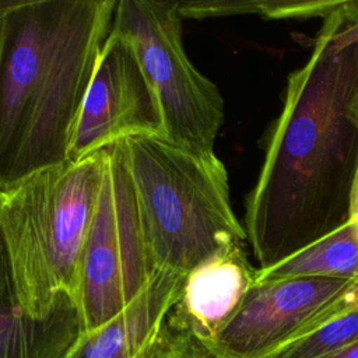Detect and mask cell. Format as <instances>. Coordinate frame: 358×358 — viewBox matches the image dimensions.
<instances>
[{
    "label": "cell",
    "instance_id": "12",
    "mask_svg": "<svg viewBox=\"0 0 358 358\" xmlns=\"http://www.w3.org/2000/svg\"><path fill=\"white\" fill-rule=\"evenodd\" d=\"M308 277L358 280V234L351 220L284 260L257 268L253 284Z\"/></svg>",
    "mask_w": 358,
    "mask_h": 358
},
{
    "label": "cell",
    "instance_id": "16",
    "mask_svg": "<svg viewBox=\"0 0 358 358\" xmlns=\"http://www.w3.org/2000/svg\"><path fill=\"white\" fill-rule=\"evenodd\" d=\"M1 194H3V192H0V210H1ZM0 295L15 298L11 264H10L8 250H7V245H6V239H4V234H3L1 220H0Z\"/></svg>",
    "mask_w": 358,
    "mask_h": 358
},
{
    "label": "cell",
    "instance_id": "3",
    "mask_svg": "<svg viewBox=\"0 0 358 358\" xmlns=\"http://www.w3.org/2000/svg\"><path fill=\"white\" fill-rule=\"evenodd\" d=\"M120 145L158 271L186 274L220 249L246 241L231 206L227 168L215 152L199 154L162 136L131 137Z\"/></svg>",
    "mask_w": 358,
    "mask_h": 358
},
{
    "label": "cell",
    "instance_id": "20",
    "mask_svg": "<svg viewBox=\"0 0 358 358\" xmlns=\"http://www.w3.org/2000/svg\"><path fill=\"white\" fill-rule=\"evenodd\" d=\"M11 0H0V42H1V28H3V18L6 14V10L8 8Z\"/></svg>",
    "mask_w": 358,
    "mask_h": 358
},
{
    "label": "cell",
    "instance_id": "4",
    "mask_svg": "<svg viewBox=\"0 0 358 358\" xmlns=\"http://www.w3.org/2000/svg\"><path fill=\"white\" fill-rule=\"evenodd\" d=\"M102 171L103 150L39 171L1 194L15 298L34 317L48 316L66 295L77 299Z\"/></svg>",
    "mask_w": 358,
    "mask_h": 358
},
{
    "label": "cell",
    "instance_id": "15",
    "mask_svg": "<svg viewBox=\"0 0 358 358\" xmlns=\"http://www.w3.org/2000/svg\"><path fill=\"white\" fill-rule=\"evenodd\" d=\"M138 358H227L213 341L173 323L168 315Z\"/></svg>",
    "mask_w": 358,
    "mask_h": 358
},
{
    "label": "cell",
    "instance_id": "10",
    "mask_svg": "<svg viewBox=\"0 0 358 358\" xmlns=\"http://www.w3.org/2000/svg\"><path fill=\"white\" fill-rule=\"evenodd\" d=\"M185 274L159 270L147 288L103 326L81 331L66 358H138L180 295Z\"/></svg>",
    "mask_w": 358,
    "mask_h": 358
},
{
    "label": "cell",
    "instance_id": "18",
    "mask_svg": "<svg viewBox=\"0 0 358 358\" xmlns=\"http://www.w3.org/2000/svg\"><path fill=\"white\" fill-rule=\"evenodd\" d=\"M348 220H351L357 228V234H358V171L355 175V180H354V186H352V193H351V203H350V217Z\"/></svg>",
    "mask_w": 358,
    "mask_h": 358
},
{
    "label": "cell",
    "instance_id": "13",
    "mask_svg": "<svg viewBox=\"0 0 358 358\" xmlns=\"http://www.w3.org/2000/svg\"><path fill=\"white\" fill-rule=\"evenodd\" d=\"M358 340L357 285L331 309L260 358H326Z\"/></svg>",
    "mask_w": 358,
    "mask_h": 358
},
{
    "label": "cell",
    "instance_id": "9",
    "mask_svg": "<svg viewBox=\"0 0 358 358\" xmlns=\"http://www.w3.org/2000/svg\"><path fill=\"white\" fill-rule=\"evenodd\" d=\"M245 242H234L185 274L168 317L207 341H215L239 310L255 282Z\"/></svg>",
    "mask_w": 358,
    "mask_h": 358
},
{
    "label": "cell",
    "instance_id": "11",
    "mask_svg": "<svg viewBox=\"0 0 358 358\" xmlns=\"http://www.w3.org/2000/svg\"><path fill=\"white\" fill-rule=\"evenodd\" d=\"M81 331L78 308L69 295L45 317L0 295V358H66Z\"/></svg>",
    "mask_w": 358,
    "mask_h": 358
},
{
    "label": "cell",
    "instance_id": "5",
    "mask_svg": "<svg viewBox=\"0 0 358 358\" xmlns=\"http://www.w3.org/2000/svg\"><path fill=\"white\" fill-rule=\"evenodd\" d=\"M176 1L117 0L110 28L133 46L161 115V136L199 154L214 152L224 123L218 87L189 60Z\"/></svg>",
    "mask_w": 358,
    "mask_h": 358
},
{
    "label": "cell",
    "instance_id": "1",
    "mask_svg": "<svg viewBox=\"0 0 358 358\" xmlns=\"http://www.w3.org/2000/svg\"><path fill=\"white\" fill-rule=\"evenodd\" d=\"M358 20V1L329 15L303 66L287 80L245 234L259 268L270 267L348 221L358 171V46L333 35Z\"/></svg>",
    "mask_w": 358,
    "mask_h": 358
},
{
    "label": "cell",
    "instance_id": "2",
    "mask_svg": "<svg viewBox=\"0 0 358 358\" xmlns=\"http://www.w3.org/2000/svg\"><path fill=\"white\" fill-rule=\"evenodd\" d=\"M117 0H11L0 42V192L69 161Z\"/></svg>",
    "mask_w": 358,
    "mask_h": 358
},
{
    "label": "cell",
    "instance_id": "7",
    "mask_svg": "<svg viewBox=\"0 0 358 358\" xmlns=\"http://www.w3.org/2000/svg\"><path fill=\"white\" fill-rule=\"evenodd\" d=\"M138 136H161L158 103L133 46L110 28L76 123L69 161Z\"/></svg>",
    "mask_w": 358,
    "mask_h": 358
},
{
    "label": "cell",
    "instance_id": "14",
    "mask_svg": "<svg viewBox=\"0 0 358 358\" xmlns=\"http://www.w3.org/2000/svg\"><path fill=\"white\" fill-rule=\"evenodd\" d=\"M182 18H210L259 14L273 20L323 18L341 8L345 1L327 0H203L176 1Z\"/></svg>",
    "mask_w": 358,
    "mask_h": 358
},
{
    "label": "cell",
    "instance_id": "17",
    "mask_svg": "<svg viewBox=\"0 0 358 358\" xmlns=\"http://www.w3.org/2000/svg\"><path fill=\"white\" fill-rule=\"evenodd\" d=\"M331 45L334 49H344L351 45L358 46V20L351 21L347 27L337 31L331 38Z\"/></svg>",
    "mask_w": 358,
    "mask_h": 358
},
{
    "label": "cell",
    "instance_id": "19",
    "mask_svg": "<svg viewBox=\"0 0 358 358\" xmlns=\"http://www.w3.org/2000/svg\"><path fill=\"white\" fill-rule=\"evenodd\" d=\"M326 358H358V340L345 345L344 348L333 352Z\"/></svg>",
    "mask_w": 358,
    "mask_h": 358
},
{
    "label": "cell",
    "instance_id": "8",
    "mask_svg": "<svg viewBox=\"0 0 358 358\" xmlns=\"http://www.w3.org/2000/svg\"><path fill=\"white\" fill-rule=\"evenodd\" d=\"M357 280L308 277L253 284L214 344L227 358H260L324 315Z\"/></svg>",
    "mask_w": 358,
    "mask_h": 358
},
{
    "label": "cell",
    "instance_id": "6",
    "mask_svg": "<svg viewBox=\"0 0 358 358\" xmlns=\"http://www.w3.org/2000/svg\"><path fill=\"white\" fill-rule=\"evenodd\" d=\"M157 273L117 143L103 150L99 197L80 266L76 305L83 331L95 330L120 313Z\"/></svg>",
    "mask_w": 358,
    "mask_h": 358
}]
</instances>
